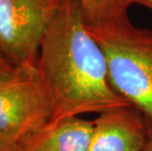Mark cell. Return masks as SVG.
I'll return each instance as SVG.
<instances>
[{
	"mask_svg": "<svg viewBox=\"0 0 152 151\" xmlns=\"http://www.w3.org/2000/svg\"><path fill=\"white\" fill-rule=\"evenodd\" d=\"M37 68L52 103L50 122L131 105L110 82L80 0H61L41 38Z\"/></svg>",
	"mask_w": 152,
	"mask_h": 151,
	"instance_id": "cell-1",
	"label": "cell"
},
{
	"mask_svg": "<svg viewBox=\"0 0 152 151\" xmlns=\"http://www.w3.org/2000/svg\"><path fill=\"white\" fill-rule=\"evenodd\" d=\"M85 22L104 53L113 88L152 123V31L135 27L128 11Z\"/></svg>",
	"mask_w": 152,
	"mask_h": 151,
	"instance_id": "cell-2",
	"label": "cell"
},
{
	"mask_svg": "<svg viewBox=\"0 0 152 151\" xmlns=\"http://www.w3.org/2000/svg\"><path fill=\"white\" fill-rule=\"evenodd\" d=\"M53 109L37 65L16 67L0 80V131L23 142L52 119Z\"/></svg>",
	"mask_w": 152,
	"mask_h": 151,
	"instance_id": "cell-3",
	"label": "cell"
},
{
	"mask_svg": "<svg viewBox=\"0 0 152 151\" xmlns=\"http://www.w3.org/2000/svg\"><path fill=\"white\" fill-rule=\"evenodd\" d=\"M61 0H0V53L13 67L37 65L40 41Z\"/></svg>",
	"mask_w": 152,
	"mask_h": 151,
	"instance_id": "cell-4",
	"label": "cell"
},
{
	"mask_svg": "<svg viewBox=\"0 0 152 151\" xmlns=\"http://www.w3.org/2000/svg\"><path fill=\"white\" fill-rule=\"evenodd\" d=\"M149 124L132 105L113 108L93 120L88 151H144Z\"/></svg>",
	"mask_w": 152,
	"mask_h": 151,
	"instance_id": "cell-5",
	"label": "cell"
},
{
	"mask_svg": "<svg viewBox=\"0 0 152 151\" xmlns=\"http://www.w3.org/2000/svg\"><path fill=\"white\" fill-rule=\"evenodd\" d=\"M93 121L80 117L49 122L21 143V151H88Z\"/></svg>",
	"mask_w": 152,
	"mask_h": 151,
	"instance_id": "cell-6",
	"label": "cell"
},
{
	"mask_svg": "<svg viewBox=\"0 0 152 151\" xmlns=\"http://www.w3.org/2000/svg\"><path fill=\"white\" fill-rule=\"evenodd\" d=\"M86 21H95L128 11L130 5L125 0H80Z\"/></svg>",
	"mask_w": 152,
	"mask_h": 151,
	"instance_id": "cell-7",
	"label": "cell"
},
{
	"mask_svg": "<svg viewBox=\"0 0 152 151\" xmlns=\"http://www.w3.org/2000/svg\"><path fill=\"white\" fill-rule=\"evenodd\" d=\"M0 151H21V145L17 140L0 131Z\"/></svg>",
	"mask_w": 152,
	"mask_h": 151,
	"instance_id": "cell-8",
	"label": "cell"
},
{
	"mask_svg": "<svg viewBox=\"0 0 152 151\" xmlns=\"http://www.w3.org/2000/svg\"><path fill=\"white\" fill-rule=\"evenodd\" d=\"M15 71V67H13L10 63L6 60L2 54L0 53V80H3L11 76Z\"/></svg>",
	"mask_w": 152,
	"mask_h": 151,
	"instance_id": "cell-9",
	"label": "cell"
},
{
	"mask_svg": "<svg viewBox=\"0 0 152 151\" xmlns=\"http://www.w3.org/2000/svg\"><path fill=\"white\" fill-rule=\"evenodd\" d=\"M125 1L130 6L132 4H138L152 10V0H125Z\"/></svg>",
	"mask_w": 152,
	"mask_h": 151,
	"instance_id": "cell-10",
	"label": "cell"
},
{
	"mask_svg": "<svg viewBox=\"0 0 152 151\" xmlns=\"http://www.w3.org/2000/svg\"><path fill=\"white\" fill-rule=\"evenodd\" d=\"M149 124V130H148V141H147V145L146 148L144 151H152V123L148 121Z\"/></svg>",
	"mask_w": 152,
	"mask_h": 151,
	"instance_id": "cell-11",
	"label": "cell"
}]
</instances>
